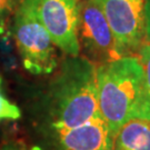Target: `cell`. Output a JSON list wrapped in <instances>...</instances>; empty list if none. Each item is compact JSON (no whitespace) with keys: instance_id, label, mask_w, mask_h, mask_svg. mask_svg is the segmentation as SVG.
I'll use <instances>...</instances> for the list:
<instances>
[{"instance_id":"7","label":"cell","mask_w":150,"mask_h":150,"mask_svg":"<svg viewBox=\"0 0 150 150\" xmlns=\"http://www.w3.org/2000/svg\"><path fill=\"white\" fill-rule=\"evenodd\" d=\"M46 136L49 139L48 150H112L113 148V137L102 118Z\"/></svg>"},{"instance_id":"4","label":"cell","mask_w":150,"mask_h":150,"mask_svg":"<svg viewBox=\"0 0 150 150\" xmlns=\"http://www.w3.org/2000/svg\"><path fill=\"white\" fill-rule=\"evenodd\" d=\"M22 4L47 30L56 48L67 56H80V0H22Z\"/></svg>"},{"instance_id":"14","label":"cell","mask_w":150,"mask_h":150,"mask_svg":"<svg viewBox=\"0 0 150 150\" xmlns=\"http://www.w3.org/2000/svg\"><path fill=\"white\" fill-rule=\"evenodd\" d=\"M0 85H1V77H0Z\"/></svg>"},{"instance_id":"9","label":"cell","mask_w":150,"mask_h":150,"mask_svg":"<svg viewBox=\"0 0 150 150\" xmlns=\"http://www.w3.org/2000/svg\"><path fill=\"white\" fill-rule=\"evenodd\" d=\"M138 54L144 68V99L141 118L150 120V42L144 41L138 49Z\"/></svg>"},{"instance_id":"11","label":"cell","mask_w":150,"mask_h":150,"mask_svg":"<svg viewBox=\"0 0 150 150\" xmlns=\"http://www.w3.org/2000/svg\"><path fill=\"white\" fill-rule=\"evenodd\" d=\"M21 118V110L0 90V121H15Z\"/></svg>"},{"instance_id":"8","label":"cell","mask_w":150,"mask_h":150,"mask_svg":"<svg viewBox=\"0 0 150 150\" xmlns=\"http://www.w3.org/2000/svg\"><path fill=\"white\" fill-rule=\"evenodd\" d=\"M112 150H150V120L134 118L119 128Z\"/></svg>"},{"instance_id":"3","label":"cell","mask_w":150,"mask_h":150,"mask_svg":"<svg viewBox=\"0 0 150 150\" xmlns=\"http://www.w3.org/2000/svg\"><path fill=\"white\" fill-rule=\"evenodd\" d=\"M12 19L13 38L25 69L35 76H48L56 71L58 68L56 46L22 1Z\"/></svg>"},{"instance_id":"13","label":"cell","mask_w":150,"mask_h":150,"mask_svg":"<svg viewBox=\"0 0 150 150\" xmlns=\"http://www.w3.org/2000/svg\"><path fill=\"white\" fill-rule=\"evenodd\" d=\"M146 38L150 42V0H146Z\"/></svg>"},{"instance_id":"12","label":"cell","mask_w":150,"mask_h":150,"mask_svg":"<svg viewBox=\"0 0 150 150\" xmlns=\"http://www.w3.org/2000/svg\"><path fill=\"white\" fill-rule=\"evenodd\" d=\"M0 150H31L21 141H10L2 146Z\"/></svg>"},{"instance_id":"10","label":"cell","mask_w":150,"mask_h":150,"mask_svg":"<svg viewBox=\"0 0 150 150\" xmlns=\"http://www.w3.org/2000/svg\"><path fill=\"white\" fill-rule=\"evenodd\" d=\"M22 0H0V35L7 29L9 20L13 18Z\"/></svg>"},{"instance_id":"6","label":"cell","mask_w":150,"mask_h":150,"mask_svg":"<svg viewBox=\"0 0 150 150\" xmlns=\"http://www.w3.org/2000/svg\"><path fill=\"white\" fill-rule=\"evenodd\" d=\"M78 41L80 54L95 64L121 57L109 23L95 0H80Z\"/></svg>"},{"instance_id":"2","label":"cell","mask_w":150,"mask_h":150,"mask_svg":"<svg viewBox=\"0 0 150 150\" xmlns=\"http://www.w3.org/2000/svg\"><path fill=\"white\" fill-rule=\"evenodd\" d=\"M96 80L99 111L115 137L123 123L141 118L144 68L139 57L128 54L98 64Z\"/></svg>"},{"instance_id":"5","label":"cell","mask_w":150,"mask_h":150,"mask_svg":"<svg viewBox=\"0 0 150 150\" xmlns=\"http://www.w3.org/2000/svg\"><path fill=\"white\" fill-rule=\"evenodd\" d=\"M116 40L118 54L138 51L146 38V0H95Z\"/></svg>"},{"instance_id":"1","label":"cell","mask_w":150,"mask_h":150,"mask_svg":"<svg viewBox=\"0 0 150 150\" xmlns=\"http://www.w3.org/2000/svg\"><path fill=\"white\" fill-rule=\"evenodd\" d=\"M96 70V64L83 56H68L59 64L41 101L45 134L70 130L101 118Z\"/></svg>"}]
</instances>
